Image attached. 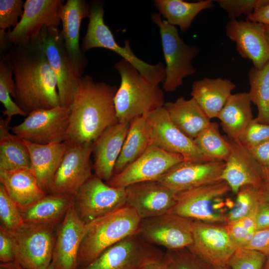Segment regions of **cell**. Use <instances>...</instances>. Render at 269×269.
Returning <instances> with one entry per match:
<instances>
[{"label":"cell","instance_id":"6da1fadb","mask_svg":"<svg viewBox=\"0 0 269 269\" xmlns=\"http://www.w3.org/2000/svg\"><path fill=\"white\" fill-rule=\"evenodd\" d=\"M5 56L13 72L14 102L27 116L60 105L57 79L38 39L12 44Z\"/></svg>","mask_w":269,"mask_h":269},{"label":"cell","instance_id":"7a4b0ae2","mask_svg":"<svg viewBox=\"0 0 269 269\" xmlns=\"http://www.w3.org/2000/svg\"><path fill=\"white\" fill-rule=\"evenodd\" d=\"M116 86L81 77L70 107V123L65 142L78 145L94 142L108 128L118 123L114 98Z\"/></svg>","mask_w":269,"mask_h":269},{"label":"cell","instance_id":"3957f363","mask_svg":"<svg viewBox=\"0 0 269 269\" xmlns=\"http://www.w3.org/2000/svg\"><path fill=\"white\" fill-rule=\"evenodd\" d=\"M141 220L126 205L86 224L77 257L78 269L125 238L138 233Z\"/></svg>","mask_w":269,"mask_h":269},{"label":"cell","instance_id":"277c9868","mask_svg":"<svg viewBox=\"0 0 269 269\" xmlns=\"http://www.w3.org/2000/svg\"><path fill=\"white\" fill-rule=\"evenodd\" d=\"M121 84L114 98L120 123H131L164 105V93L158 85L148 81L129 62L122 59L114 65Z\"/></svg>","mask_w":269,"mask_h":269},{"label":"cell","instance_id":"5b68a950","mask_svg":"<svg viewBox=\"0 0 269 269\" xmlns=\"http://www.w3.org/2000/svg\"><path fill=\"white\" fill-rule=\"evenodd\" d=\"M231 188L221 180L176 194L174 206L169 213L205 222L226 224L234 201L224 198Z\"/></svg>","mask_w":269,"mask_h":269},{"label":"cell","instance_id":"8992f818","mask_svg":"<svg viewBox=\"0 0 269 269\" xmlns=\"http://www.w3.org/2000/svg\"><path fill=\"white\" fill-rule=\"evenodd\" d=\"M102 2L94 1L90 7L87 30L82 44L83 52L93 48H106L116 52L129 62L150 83L158 85L165 79V65L162 63L151 65L141 60L133 52L130 41L124 47L119 45L104 20Z\"/></svg>","mask_w":269,"mask_h":269},{"label":"cell","instance_id":"52a82bcc","mask_svg":"<svg viewBox=\"0 0 269 269\" xmlns=\"http://www.w3.org/2000/svg\"><path fill=\"white\" fill-rule=\"evenodd\" d=\"M151 19L159 27L165 62L163 89L173 92L183 84L184 78L195 73L192 60L200 50L186 44L176 26L162 19L159 13H152Z\"/></svg>","mask_w":269,"mask_h":269},{"label":"cell","instance_id":"ba28073f","mask_svg":"<svg viewBox=\"0 0 269 269\" xmlns=\"http://www.w3.org/2000/svg\"><path fill=\"white\" fill-rule=\"evenodd\" d=\"M56 225L24 223L10 232L14 262L24 269H47L51 265Z\"/></svg>","mask_w":269,"mask_h":269},{"label":"cell","instance_id":"9c48e42d","mask_svg":"<svg viewBox=\"0 0 269 269\" xmlns=\"http://www.w3.org/2000/svg\"><path fill=\"white\" fill-rule=\"evenodd\" d=\"M37 39L55 75L60 105L70 108L81 77L76 73L70 60L61 30L44 26Z\"/></svg>","mask_w":269,"mask_h":269},{"label":"cell","instance_id":"30bf717a","mask_svg":"<svg viewBox=\"0 0 269 269\" xmlns=\"http://www.w3.org/2000/svg\"><path fill=\"white\" fill-rule=\"evenodd\" d=\"M69 108L59 105L28 114L20 124L10 128L13 134L30 142L46 144L65 141L70 123Z\"/></svg>","mask_w":269,"mask_h":269},{"label":"cell","instance_id":"8fae6325","mask_svg":"<svg viewBox=\"0 0 269 269\" xmlns=\"http://www.w3.org/2000/svg\"><path fill=\"white\" fill-rule=\"evenodd\" d=\"M164 255L137 233L112 246L91 263L79 269H140L145 264L161 259Z\"/></svg>","mask_w":269,"mask_h":269},{"label":"cell","instance_id":"7c38bea8","mask_svg":"<svg viewBox=\"0 0 269 269\" xmlns=\"http://www.w3.org/2000/svg\"><path fill=\"white\" fill-rule=\"evenodd\" d=\"M73 200L79 217L88 224L126 206L125 188L111 186L93 174L80 188Z\"/></svg>","mask_w":269,"mask_h":269},{"label":"cell","instance_id":"4fadbf2b","mask_svg":"<svg viewBox=\"0 0 269 269\" xmlns=\"http://www.w3.org/2000/svg\"><path fill=\"white\" fill-rule=\"evenodd\" d=\"M94 142L68 147L49 186L48 194L74 198L80 188L93 175L91 156Z\"/></svg>","mask_w":269,"mask_h":269},{"label":"cell","instance_id":"5bb4252c","mask_svg":"<svg viewBox=\"0 0 269 269\" xmlns=\"http://www.w3.org/2000/svg\"><path fill=\"white\" fill-rule=\"evenodd\" d=\"M144 116L149 125L150 145L179 154L184 161H212L203 154L194 139L186 135L172 123L164 107Z\"/></svg>","mask_w":269,"mask_h":269},{"label":"cell","instance_id":"9a60e30c","mask_svg":"<svg viewBox=\"0 0 269 269\" xmlns=\"http://www.w3.org/2000/svg\"><path fill=\"white\" fill-rule=\"evenodd\" d=\"M193 221L172 213L142 219L138 234L147 243L167 251L182 249L193 242Z\"/></svg>","mask_w":269,"mask_h":269},{"label":"cell","instance_id":"2e32d148","mask_svg":"<svg viewBox=\"0 0 269 269\" xmlns=\"http://www.w3.org/2000/svg\"><path fill=\"white\" fill-rule=\"evenodd\" d=\"M225 225L194 220L193 242L187 248L213 267L227 265L238 247L231 239Z\"/></svg>","mask_w":269,"mask_h":269},{"label":"cell","instance_id":"e0dca14e","mask_svg":"<svg viewBox=\"0 0 269 269\" xmlns=\"http://www.w3.org/2000/svg\"><path fill=\"white\" fill-rule=\"evenodd\" d=\"M64 0H26L23 13L16 26L7 32L13 45L36 40L44 26L59 27Z\"/></svg>","mask_w":269,"mask_h":269},{"label":"cell","instance_id":"ac0fdd59","mask_svg":"<svg viewBox=\"0 0 269 269\" xmlns=\"http://www.w3.org/2000/svg\"><path fill=\"white\" fill-rule=\"evenodd\" d=\"M184 160L178 154L150 145L145 152L106 183L117 188H126L137 182L156 181L170 168Z\"/></svg>","mask_w":269,"mask_h":269},{"label":"cell","instance_id":"d6986e66","mask_svg":"<svg viewBox=\"0 0 269 269\" xmlns=\"http://www.w3.org/2000/svg\"><path fill=\"white\" fill-rule=\"evenodd\" d=\"M225 166L223 161H181L157 180L175 193L222 180Z\"/></svg>","mask_w":269,"mask_h":269},{"label":"cell","instance_id":"ffe728a7","mask_svg":"<svg viewBox=\"0 0 269 269\" xmlns=\"http://www.w3.org/2000/svg\"><path fill=\"white\" fill-rule=\"evenodd\" d=\"M126 205L141 219L169 213L174 206L176 194L157 181H143L125 188Z\"/></svg>","mask_w":269,"mask_h":269},{"label":"cell","instance_id":"44dd1931","mask_svg":"<svg viewBox=\"0 0 269 269\" xmlns=\"http://www.w3.org/2000/svg\"><path fill=\"white\" fill-rule=\"evenodd\" d=\"M227 37L235 42L243 58L250 60L253 67L261 69L269 62V43L265 25L248 19H230L226 27Z\"/></svg>","mask_w":269,"mask_h":269},{"label":"cell","instance_id":"7402d4cb","mask_svg":"<svg viewBox=\"0 0 269 269\" xmlns=\"http://www.w3.org/2000/svg\"><path fill=\"white\" fill-rule=\"evenodd\" d=\"M86 227L72 200L63 219L56 227L51 263L54 269H78V254Z\"/></svg>","mask_w":269,"mask_h":269},{"label":"cell","instance_id":"603a6c76","mask_svg":"<svg viewBox=\"0 0 269 269\" xmlns=\"http://www.w3.org/2000/svg\"><path fill=\"white\" fill-rule=\"evenodd\" d=\"M231 144V152L226 160L221 179L236 194L245 185L259 188L263 181V166L254 158L249 149L239 140L227 136Z\"/></svg>","mask_w":269,"mask_h":269},{"label":"cell","instance_id":"cb8c5ba5","mask_svg":"<svg viewBox=\"0 0 269 269\" xmlns=\"http://www.w3.org/2000/svg\"><path fill=\"white\" fill-rule=\"evenodd\" d=\"M90 7L84 0H68L63 5L60 19L61 34L68 55L77 75L81 77L87 59L79 44L80 29L83 18L89 17Z\"/></svg>","mask_w":269,"mask_h":269},{"label":"cell","instance_id":"d4e9b609","mask_svg":"<svg viewBox=\"0 0 269 269\" xmlns=\"http://www.w3.org/2000/svg\"><path fill=\"white\" fill-rule=\"evenodd\" d=\"M131 123H120L106 130L94 142V174L107 182L114 174V168L128 133Z\"/></svg>","mask_w":269,"mask_h":269},{"label":"cell","instance_id":"484cf974","mask_svg":"<svg viewBox=\"0 0 269 269\" xmlns=\"http://www.w3.org/2000/svg\"><path fill=\"white\" fill-rule=\"evenodd\" d=\"M0 182L20 210L27 208L47 194L29 169L0 171Z\"/></svg>","mask_w":269,"mask_h":269},{"label":"cell","instance_id":"4316f807","mask_svg":"<svg viewBox=\"0 0 269 269\" xmlns=\"http://www.w3.org/2000/svg\"><path fill=\"white\" fill-rule=\"evenodd\" d=\"M235 87L228 79L204 78L193 82L191 95L211 119L217 118Z\"/></svg>","mask_w":269,"mask_h":269},{"label":"cell","instance_id":"83f0119b","mask_svg":"<svg viewBox=\"0 0 269 269\" xmlns=\"http://www.w3.org/2000/svg\"><path fill=\"white\" fill-rule=\"evenodd\" d=\"M31 161V171L48 194L53 176L68 147L64 142L46 144H36L24 139Z\"/></svg>","mask_w":269,"mask_h":269},{"label":"cell","instance_id":"f1b7e54d","mask_svg":"<svg viewBox=\"0 0 269 269\" xmlns=\"http://www.w3.org/2000/svg\"><path fill=\"white\" fill-rule=\"evenodd\" d=\"M164 108L172 123L183 133L194 139L211 123L196 102L191 98H178L165 103Z\"/></svg>","mask_w":269,"mask_h":269},{"label":"cell","instance_id":"f546056e","mask_svg":"<svg viewBox=\"0 0 269 269\" xmlns=\"http://www.w3.org/2000/svg\"><path fill=\"white\" fill-rule=\"evenodd\" d=\"M252 103L248 93L231 95L217 118L227 136L238 140L253 121Z\"/></svg>","mask_w":269,"mask_h":269},{"label":"cell","instance_id":"4dcf8cb0","mask_svg":"<svg viewBox=\"0 0 269 269\" xmlns=\"http://www.w3.org/2000/svg\"><path fill=\"white\" fill-rule=\"evenodd\" d=\"M10 120L0 119V171L31 170L29 151L22 139L9 132Z\"/></svg>","mask_w":269,"mask_h":269},{"label":"cell","instance_id":"1f68e13d","mask_svg":"<svg viewBox=\"0 0 269 269\" xmlns=\"http://www.w3.org/2000/svg\"><path fill=\"white\" fill-rule=\"evenodd\" d=\"M73 199L48 194L27 208L19 210L25 223L57 226L66 214Z\"/></svg>","mask_w":269,"mask_h":269},{"label":"cell","instance_id":"d6a6232c","mask_svg":"<svg viewBox=\"0 0 269 269\" xmlns=\"http://www.w3.org/2000/svg\"><path fill=\"white\" fill-rule=\"evenodd\" d=\"M150 145L148 121L144 116L137 117L130 123L128 133L115 166L114 175L138 158Z\"/></svg>","mask_w":269,"mask_h":269},{"label":"cell","instance_id":"836d02e7","mask_svg":"<svg viewBox=\"0 0 269 269\" xmlns=\"http://www.w3.org/2000/svg\"><path fill=\"white\" fill-rule=\"evenodd\" d=\"M154 3L159 13L169 23L179 27L185 32L196 16L202 10L214 6L212 0L188 2L182 0H155Z\"/></svg>","mask_w":269,"mask_h":269},{"label":"cell","instance_id":"e575fe53","mask_svg":"<svg viewBox=\"0 0 269 269\" xmlns=\"http://www.w3.org/2000/svg\"><path fill=\"white\" fill-rule=\"evenodd\" d=\"M250 100L257 107L255 118L259 123L269 124V62L262 68L252 67L248 73Z\"/></svg>","mask_w":269,"mask_h":269},{"label":"cell","instance_id":"d590c367","mask_svg":"<svg viewBox=\"0 0 269 269\" xmlns=\"http://www.w3.org/2000/svg\"><path fill=\"white\" fill-rule=\"evenodd\" d=\"M194 141L203 154L210 160L225 162L230 155V143L227 137L221 135L215 122H211Z\"/></svg>","mask_w":269,"mask_h":269},{"label":"cell","instance_id":"8d00e7d4","mask_svg":"<svg viewBox=\"0 0 269 269\" xmlns=\"http://www.w3.org/2000/svg\"><path fill=\"white\" fill-rule=\"evenodd\" d=\"M15 97V83L11 67L4 55L0 61V101L4 106L2 115L9 120L15 115H27L13 101Z\"/></svg>","mask_w":269,"mask_h":269},{"label":"cell","instance_id":"74e56055","mask_svg":"<svg viewBox=\"0 0 269 269\" xmlns=\"http://www.w3.org/2000/svg\"><path fill=\"white\" fill-rule=\"evenodd\" d=\"M232 207L227 216V223L256 213L261 202L259 188L242 186L238 191Z\"/></svg>","mask_w":269,"mask_h":269},{"label":"cell","instance_id":"f35d334b","mask_svg":"<svg viewBox=\"0 0 269 269\" xmlns=\"http://www.w3.org/2000/svg\"><path fill=\"white\" fill-rule=\"evenodd\" d=\"M256 214L229 222L225 225L229 236L238 247L246 245L258 230Z\"/></svg>","mask_w":269,"mask_h":269},{"label":"cell","instance_id":"ab89813d","mask_svg":"<svg viewBox=\"0 0 269 269\" xmlns=\"http://www.w3.org/2000/svg\"><path fill=\"white\" fill-rule=\"evenodd\" d=\"M0 226L10 232L19 228L24 223L19 208L0 184Z\"/></svg>","mask_w":269,"mask_h":269},{"label":"cell","instance_id":"60d3db41","mask_svg":"<svg viewBox=\"0 0 269 269\" xmlns=\"http://www.w3.org/2000/svg\"><path fill=\"white\" fill-rule=\"evenodd\" d=\"M169 269H215L203 261L187 248L166 251L164 254Z\"/></svg>","mask_w":269,"mask_h":269},{"label":"cell","instance_id":"b9f144b4","mask_svg":"<svg viewBox=\"0 0 269 269\" xmlns=\"http://www.w3.org/2000/svg\"><path fill=\"white\" fill-rule=\"evenodd\" d=\"M266 258L259 252L238 247L228 265L231 269H262Z\"/></svg>","mask_w":269,"mask_h":269},{"label":"cell","instance_id":"7bdbcfd3","mask_svg":"<svg viewBox=\"0 0 269 269\" xmlns=\"http://www.w3.org/2000/svg\"><path fill=\"white\" fill-rule=\"evenodd\" d=\"M215 1L227 11L230 19H233L242 14L250 15L257 8L267 3L269 0H217Z\"/></svg>","mask_w":269,"mask_h":269},{"label":"cell","instance_id":"ee69618b","mask_svg":"<svg viewBox=\"0 0 269 269\" xmlns=\"http://www.w3.org/2000/svg\"><path fill=\"white\" fill-rule=\"evenodd\" d=\"M23 0H0V30L15 27L23 13Z\"/></svg>","mask_w":269,"mask_h":269},{"label":"cell","instance_id":"f6af8a7d","mask_svg":"<svg viewBox=\"0 0 269 269\" xmlns=\"http://www.w3.org/2000/svg\"><path fill=\"white\" fill-rule=\"evenodd\" d=\"M247 148L269 140V124L258 122L255 118L238 139Z\"/></svg>","mask_w":269,"mask_h":269},{"label":"cell","instance_id":"bcb514c9","mask_svg":"<svg viewBox=\"0 0 269 269\" xmlns=\"http://www.w3.org/2000/svg\"><path fill=\"white\" fill-rule=\"evenodd\" d=\"M14 246L10 231L0 226V263L14 262Z\"/></svg>","mask_w":269,"mask_h":269},{"label":"cell","instance_id":"7dc6e473","mask_svg":"<svg viewBox=\"0 0 269 269\" xmlns=\"http://www.w3.org/2000/svg\"><path fill=\"white\" fill-rule=\"evenodd\" d=\"M242 248L269 256V228L258 230L252 239Z\"/></svg>","mask_w":269,"mask_h":269},{"label":"cell","instance_id":"c3c4849f","mask_svg":"<svg viewBox=\"0 0 269 269\" xmlns=\"http://www.w3.org/2000/svg\"><path fill=\"white\" fill-rule=\"evenodd\" d=\"M249 150L261 165H269V140L249 148Z\"/></svg>","mask_w":269,"mask_h":269},{"label":"cell","instance_id":"681fc988","mask_svg":"<svg viewBox=\"0 0 269 269\" xmlns=\"http://www.w3.org/2000/svg\"><path fill=\"white\" fill-rule=\"evenodd\" d=\"M256 220L258 229L269 228V204L260 202L258 207Z\"/></svg>","mask_w":269,"mask_h":269},{"label":"cell","instance_id":"f907efd6","mask_svg":"<svg viewBox=\"0 0 269 269\" xmlns=\"http://www.w3.org/2000/svg\"><path fill=\"white\" fill-rule=\"evenodd\" d=\"M247 19L269 26V1L247 16Z\"/></svg>","mask_w":269,"mask_h":269},{"label":"cell","instance_id":"816d5d0a","mask_svg":"<svg viewBox=\"0 0 269 269\" xmlns=\"http://www.w3.org/2000/svg\"><path fill=\"white\" fill-rule=\"evenodd\" d=\"M263 166V181L259 188L261 202L269 204V165Z\"/></svg>","mask_w":269,"mask_h":269},{"label":"cell","instance_id":"f5cc1de1","mask_svg":"<svg viewBox=\"0 0 269 269\" xmlns=\"http://www.w3.org/2000/svg\"><path fill=\"white\" fill-rule=\"evenodd\" d=\"M140 269H169V268L164 255L161 259L149 262L144 265Z\"/></svg>","mask_w":269,"mask_h":269},{"label":"cell","instance_id":"db71d44e","mask_svg":"<svg viewBox=\"0 0 269 269\" xmlns=\"http://www.w3.org/2000/svg\"><path fill=\"white\" fill-rule=\"evenodd\" d=\"M0 269H24L15 262L0 263Z\"/></svg>","mask_w":269,"mask_h":269},{"label":"cell","instance_id":"11a10c76","mask_svg":"<svg viewBox=\"0 0 269 269\" xmlns=\"http://www.w3.org/2000/svg\"><path fill=\"white\" fill-rule=\"evenodd\" d=\"M262 269H269V256L267 257Z\"/></svg>","mask_w":269,"mask_h":269},{"label":"cell","instance_id":"9f6ffc18","mask_svg":"<svg viewBox=\"0 0 269 269\" xmlns=\"http://www.w3.org/2000/svg\"><path fill=\"white\" fill-rule=\"evenodd\" d=\"M265 34L269 43V26L265 25Z\"/></svg>","mask_w":269,"mask_h":269},{"label":"cell","instance_id":"6f0895ef","mask_svg":"<svg viewBox=\"0 0 269 269\" xmlns=\"http://www.w3.org/2000/svg\"><path fill=\"white\" fill-rule=\"evenodd\" d=\"M215 269H231L230 267L227 265L222 266H217L214 267Z\"/></svg>","mask_w":269,"mask_h":269},{"label":"cell","instance_id":"680465c9","mask_svg":"<svg viewBox=\"0 0 269 269\" xmlns=\"http://www.w3.org/2000/svg\"><path fill=\"white\" fill-rule=\"evenodd\" d=\"M47 269H54L51 265Z\"/></svg>","mask_w":269,"mask_h":269}]
</instances>
